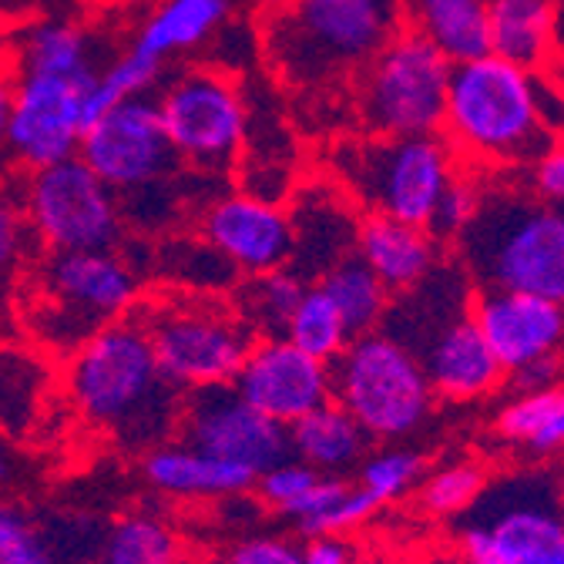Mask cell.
<instances>
[{"mask_svg":"<svg viewBox=\"0 0 564 564\" xmlns=\"http://www.w3.org/2000/svg\"><path fill=\"white\" fill-rule=\"evenodd\" d=\"M423 477V457L416 451H403V447H383L373 451L360 460V477L357 487L367 490L370 498L383 508L400 501L403 494H410Z\"/></svg>","mask_w":564,"mask_h":564,"instance_id":"cell-34","label":"cell"},{"mask_svg":"<svg viewBox=\"0 0 564 564\" xmlns=\"http://www.w3.org/2000/svg\"><path fill=\"white\" fill-rule=\"evenodd\" d=\"M236 393L269 420L290 427L300 416L333 400L329 367L306 357L290 339L259 336L232 380Z\"/></svg>","mask_w":564,"mask_h":564,"instance_id":"cell-16","label":"cell"},{"mask_svg":"<svg viewBox=\"0 0 564 564\" xmlns=\"http://www.w3.org/2000/svg\"><path fill=\"white\" fill-rule=\"evenodd\" d=\"M333 169L367 216L427 229L441 195L460 175V159L444 134H367L339 145Z\"/></svg>","mask_w":564,"mask_h":564,"instance_id":"cell-5","label":"cell"},{"mask_svg":"<svg viewBox=\"0 0 564 564\" xmlns=\"http://www.w3.org/2000/svg\"><path fill=\"white\" fill-rule=\"evenodd\" d=\"M28 219H24V205L21 192L0 185V282H4L24 259L28 249Z\"/></svg>","mask_w":564,"mask_h":564,"instance_id":"cell-40","label":"cell"},{"mask_svg":"<svg viewBox=\"0 0 564 564\" xmlns=\"http://www.w3.org/2000/svg\"><path fill=\"white\" fill-rule=\"evenodd\" d=\"M178 162L226 172L239 162L249 134V101L223 67H188L155 98Z\"/></svg>","mask_w":564,"mask_h":564,"instance_id":"cell-11","label":"cell"},{"mask_svg":"<svg viewBox=\"0 0 564 564\" xmlns=\"http://www.w3.org/2000/svg\"><path fill=\"white\" fill-rule=\"evenodd\" d=\"M454 64L413 28L397 34L357 78V115L367 134H441Z\"/></svg>","mask_w":564,"mask_h":564,"instance_id":"cell-9","label":"cell"},{"mask_svg":"<svg viewBox=\"0 0 564 564\" xmlns=\"http://www.w3.org/2000/svg\"><path fill=\"white\" fill-rule=\"evenodd\" d=\"M286 434H290V454L329 477L360 467V460L370 454L367 431L333 400L290 423Z\"/></svg>","mask_w":564,"mask_h":564,"instance_id":"cell-24","label":"cell"},{"mask_svg":"<svg viewBox=\"0 0 564 564\" xmlns=\"http://www.w3.org/2000/svg\"><path fill=\"white\" fill-rule=\"evenodd\" d=\"M316 286L333 300L349 336H364V333L380 329V323L390 310V300H393L390 290L367 269V262L357 252L336 262Z\"/></svg>","mask_w":564,"mask_h":564,"instance_id":"cell-27","label":"cell"},{"mask_svg":"<svg viewBox=\"0 0 564 564\" xmlns=\"http://www.w3.org/2000/svg\"><path fill=\"white\" fill-rule=\"evenodd\" d=\"M300 564H352V551L343 538H310Z\"/></svg>","mask_w":564,"mask_h":564,"instance_id":"cell-45","label":"cell"},{"mask_svg":"<svg viewBox=\"0 0 564 564\" xmlns=\"http://www.w3.org/2000/svg\"><path fill=\"white\" fill-rule=\"evenodd\" d=\"M98 70L88 75H18L14 111L4 152L24 172H41L47 165L78 155V145L95 121L91 95Z\"/></svg>","mask_w":564,"mask_h":564,"instance_id":"cell-13","label":"cell"},{"mask_svg":"<svg viewBox=\"0 0 564 564\" xmlns=\"http://www.w3.org/2000/svg\"><path fill=\"white\" fill-rule=\"evenodd\" d=\"M236 4L239 0H159L149 18L138 24L131 51L165 67L172 57L198 51L216 37L229 24Z\"/></svg>","mask_w":564,"mask_h":564,"instance_id":"cell-22","label":"cell"},{"mask_svg":"<svg viewBox=\"0 0 564 564\" xmlns=\"http://www.w3.org/2000/svg\"><path fill=\"white\" fill-rule=\"evenodd\" d=\"M14 70L18 75H88L95 67L91 37L75 21H24L14 47Z\"/></svg>","mask_w":564,"mask_h":564,"instance_id":"cell-26","label":"cell"},{"mask_svg":"<svg viewBox=\"0 0 564 564\" xmlns=\"http://www.w3.org/2000/svg\"><path fill=\"white\" fill-rule=\"evenodd\" d=\"M406 24L427 37L451 64L490 54L487 0H403Z\"/></svg>","mask_w":564,"mask_h":564,"instance_id":"cell-25","label":"cell"},{"mask_svg":"<svg viewBox=\"0 0 564 564\" xmlns=\"http://www.w3.org/2000/svg\"><path fill=\"white\" fill-rule=\"evenodd\" d=\"M477 290L541 296L564 306V208L524 188H487L457 239Z\"/></svg>","mask_w":564,"mask_h":564,"instance_id":"cell-3","label":"cell"},{"mask_svg":"<svg viewBox=\"0 0 564 564\" xmlns=\"http://www.w3.org/2000/svg\"><path fill=\"white\" fill-rule=\"evenodd\" d=\"M178 431L182 444L239 464L252 474H262L265 467L290 457L286 427L246 403L232 383L185 393Z\"/></svg>","mask_w":564,"mask_h":564,"instance_id":"cell-15","label":"cell"},{"mask_svg":"<svg viewBox=\"0 0 564 564\" xmlns=\"http://www.w3.org/2000/svg\"><path fill=\"white\" fill-rule=\"evenodd\" d=\"M282 339H290L296 349L306 352V357H313V360H319V364L329 367L339 357V352L346 349V343L352 336L343 326L333 300L313 282V286H306L303 300L296 303L286 329H282Z\"/></svg>","mask_w":564,"mask_h":564,"instance_id":"cell-33","label":"cell"},{"mask_svg":"<svg viewBox=\"0 0 564 564\" xmlns=\"http://www.w3.org/2000/svg\"><path fill=\"white\" fill-rule=\"evenodd\" d=\"M98 564H185L182 534L159 514L134 511L105 531Z\"/></svg>","mask_w":564,"mask_h":564,"instance_id":"cell-29","label":"cell"},{"mask_svg":"<svg viewBox=\"0 0 564 564\" xmlns=\"http://www.w3.org/2000/svg\"><path fill=\"white\" fill-rule=\"evenodd\" d=\"M138 303V269L115 249L51 252L31 329L51 349L75 352L105 323L124 319Z\"/></svg>","mask_w":564,"mask_h":564,"instance_id":"cell-8","label":"cell"},{"mask_svg":"<svg viewBox=\"0 0 564 564\" xmlns=\"http://www.w3.org/2000/svg\"><path fill=\"white\" fill-rule=\"evenodd\" d=\"M34 11V0H0V28H21Z\"/></svg>","mask_w":564,"mask_h":564,"instance_id":"cell-47","label":"cell"},{"mask_svg":"<svg viewBox=\"0 0 564 564\" xmlns=\"http://www.w3.org/2000/svg\"><path fill=\"white\" fill-rule=\"evenodd\" d=\"M470 319L505 373L561 352L564 346V306L541 296L477 290L470 300Z\"/></svg>","mask_w":564,"mask_h":564,"instance_id":"cell-18","label":"cell"},{"mask_svg":"<svg viewBox=\"0 0 564 564\" xmlns=\"http://www.w3.org/2000/svg\"><path fill=\"white\" fill-rule=\"evenodd\" d=\"M185 564H188V561H185Z\"/></svg>","mask_w":564,"mask_h":564,"instance_id":"cell-52","label":"cell"},{"mask_svg":"<svg viewBox=\"0 0 564 564\" xmlns=\"http://www.w3.org/2000/svg\"><path fill=\"white\" fill-rule=\"evenodd\" d=\"M403 0H272L262 14V54L296 91H329L403 34Z\"/></svg>","mask_w":564,"mask_h":564,"instance_id":"cell-2","label":"cell"},{"mask_svg":"<svg viewBox=\"0 0 564 564\" xmlns=\"http://www.w3.org/2000/svg\"><path fill=\"white\" fill-rule=\"evenodd\" d=\"M511 380H514L518 393H534V390L557 387V383H564V357H561V352H551V357H541V360L514 370Z\"/></svg>","mask_w":564,"mask_h":564,"instance_id":"cell-44","label":"cell"},{"mask_svg":"<svg viewBox=\"0 0 564 564\" xmlns=\"http://www.w3.org/2000/svg\"><path fill=\"white\" fill-rule=\"evenodd\" d=\"M78 159L118 198L159 188L178 165L155 98H131L101 111L82 138Z\"/></svg>","mask_w":564,"mask_h":564,"instance_id":"cell-14","label":"cell"},{"mask_svg":"<svg viewBox=\"0 0 564 564\" xmlns=\"http://www.w3.org/2000/svg\"><path fill=\"white\" fill-rule=\"evenodd\" d=\"M141 470H145V480L159 494L178 501H232V498H246L256 484L252 470L202 454L182 441L145 451Z\"/></svg>","mask_w":564,"mask_h":564,"instance_id":"cell-20","label":"cell"},{"mask_svg":"<svg viewBox=\"0 0 564 564\" xmlns=\"http://www.w3.org/2000/svg\"><path fill=\"white\" fill-rule=\"evenodd\" d=\"M477 205H480V188H477L470 178L457 175V178L447 185V192L441 195V202H437V208H434V216H431V223H427V232H431L437 242H457V239L464 236V229L474 223Z\"/></svg>","mask_w":564,"mask_h":564,"instance_id":"cell-39","label":"cell"},{"mask_svg":"<svg viewBox=\"0 0 564 564\" xmlns=\"http://www.w3.org/2000/svg\"><path fill=\"white\" fill-rule=\"evenodd\" d=\"M293 219V272L306 282L316 275V282L346 256L357 252V229L360 223L343 205L339 192L329 185H306L296 198Z\"/></svg>","mask_w":564,"mask_h":564,"instance_id":"cell-19","label":"cell"},{"mask_svg":"<svg viewBox=\"0 0 564 564\" xmlns=\"http://www.w3.org/2000/svg\"><path fill=\"white\" fill-rule=\"evenodd\" d=\"M138 323L149 333L159 370L178 393L232 383L256 339L236 313L198 300H162Z\"/></svg>","mask_w":564,"mask_h":564,"instance_id":"cell-10","label":"cell"},{"mask_svg":"<svg viewBox=\"0 0 564 564\" xmlns=\"http://www.w3.org/2000/svg\"><path fill=\"white\" fill-rule=\"evenodd\" d=\"M547 70H551V75H554V78H557V82L564 85V61H554V64H551Z\"/></svg>","mask_w":564,"mask_h":564,"instance_id":"cell-51","label":"cell"},{"mask_svg":"<svg viewBox=\"0 0 564 564\" xmlns=\"http://www.w3.org/2000/svg\"><path fill=\"white\" fill-rule=\"evenodd\" d=\"M162 75V64H155L152 57L138 54V51H124L118 54L105 70H98V82H95V95H91V111L95 118L121 101L131 98H149V91L159 85Z\"/></svg>","mask_w":564,"mask_h":564,"instance_id":"cell-35","label":"cell"},{"mask_svg":"<svg viewBox=\"0 0 564 564\" xmlns=\"http://www.w3.org/2000/svg\"><path fill=\"white\" fill-rule=\"evenodd\" d=\"M202 564H239V561H236L232 554H208Z\"/></svg>","mask_w":564,"mask_h":564,"instance_id":"cell-50","label":"cell"},{"mask_svg":"<svg viewBox=\"0 0 564 564\" xmlns=\"http://www.w3.org/2000/svg\"><path fill=\"white\" fill-rule=\"evenodd\" d=\"M437 252L441 242L423 226L367 216L357 229V256L390 290V296L413 290L437 265Z\"/></svg>","mask_w":564,"mask_h":564,"instance_id":"cell-21","label":"cell"},{"mask_svg":"<svg viewBox=\"0 0 564 564\" xmlns=\"http://www.w3.org/2000/svg\"><path fill=\"white\" fill-rule=\"evenodd\" d=\"M554 61H564V0H554Z\"/></svg>","mask_w":564,"mask_h":564,"instance_id":"cell-48","label":"cell"},{"mask_svg":"<svg viewBox=\"0 0 564 564\" xmlns=\"http://www.w3.org/2000/svg\"><path fill=\"white\" fill-rule=\"evenodd\" d=\"M531 192L547 202L564 208V138L551 141V145L528 165Z\"/></svg>","mask_w":564,"mask_h":564,"instance_id":"cell-41","label":"cell"},{"mask_svg":"<svg viewBox=\"0 0 564 564\" xmlns=\"http://www.w3.org/2000/svg\"><path fill=\"white\" fill-rule=\"evenodd\" d=\"M14 88H18V70L11 61L0 54V152H4L8 128H11V111H14Z\"/></svg>","mask_w":564,"mask_h":564,"instance_id":"cell-46","label":"cell"},{"mask_svg":"<svg viewBox=\"0 0 564 564\" xmlns=\"http://www.w3.org/2000/svg\"><path fill=\"white\" fill-rule=\"evenodd\" d=\"M21 205L28 229L47 252L115 249L121 239L118 195L78 155L28 172Z\"/></svg>","mask_w":564,"mask_h":564,"instance_id":"cell-12","label":"cell"},{"mask_svg":"<svg viewBox=\"0 0 564 564\" xmlns=\"http://www.w3.org/2000/svg\"><path fill=\"white\" fill-rule=\"evenodd\" d=\"M202 242H208L242 275L290 269L293 259L290 208L246 192L223 195L202 212Z\"/></svg>","mask_w":564,"mask_h":564,"instance_id":"cell-17","label":"cell"},{"mask_svg":"<svg viewBox=\"0 0 564 564\" xmlns=\"http://www.w3.org/2000/svg\"><path fill=\"white\" fill-rule=\"evenodd\" d=\"M306 293V282L293 269H272L259 275H246L236 296V316L249 326V333L259 336H282L296 303Z\"/></svg>","mask_w":564,"mask_h":564,"instance_id":"cell-31","label":"cell"},{"mask_svg":"<svg viewBox=\"0 0 564 564\" xmlns=\"http://www.w3.org/2000/svg\"><path fill=\"white\" fill-rule=\"evenodd\" d=\"M460 518L464 564H564V484L547 470L484 484Z\"/></svg>","mask_w":564,"mask_h":564,"instance_id":"cell-6","label":"cell"},{"mask_svg":"<svg viewBox=\"0 0 564 564\" xmlns=\"http://www.w3.org/2000/svg\"><path fill=\"white\" fill-rule=\"evenodd\" d=\"M498 434L508 444H521L534 454L564 451V383L518 393L498 413Z\"/></svg>","mask_w":564,"mask_h":564,"instance_id":"cell-30","label":"cell"},{"mask_svg":"<svg viewBox=\"0 0 564 564\" xmlns=\"http://www.w3.org/2000/svg\"><path fill=\"white\" fill-rule=\"evenodd\" d=\"M239 564H300L303 547L290 538H246L229 551Z\"/></svg>","mask_w":564,"mask_h":564,"instance_id":"cell-42","label":"cell"},{"mask_svg":"<svg viewBox=\"0 0 564 564\" xmlns=\"http://www.w3.org/2000/svg\"><path fill=\"white\" fill-rule=\"evenodd\" d=\"M441 134L474 165H531L551 138L538 118L534 75L484 54L454 64Z\"/></svg>","mask_w":564,"mask_h":564,"instance_id":"cell-4","label":"cell"},{"mask_svg":"<svg viewBox=\"0 0 564 564\" xmlns=\"http://www.w3.org/2000/svg\"><path fill=\"white\" fill-rule=\"evenodd\" d=\"M490 54L531 75L554 64V0H487Z\"/></svg>","mask_w":564,"mask_h":564,"instance_id":"cell-23","label":"cell"},{"mask_svg":"<svg viewBox=\"0 0 564 564\" xmlns=\"http://www.w3.org/2000/svg\"><path fill=\"white\" fill-rule=\"evenodd\" d=\"M11 470H14V467H11V457H8L4 451H0V484H4V480L11 477Z\"/></svg>","mask_w":564,"mask_h":564,"instance_id":"cell-49","label":"cell"},{"mask_svg":"<svg viewBox=\"0 0 564 564\" xmlns=\"http://www.w3.org/2000/svg\"><path fill=\"white\" fill-rule=\"evenodd\" d=\"M377 511L380 505L367 490H360L357 484H349L343 477L323 474L316 487L303 498V505L290 514V521L306 538H343L346 531L370 521Z\"/></svg>","mask_w":564,"mask_h":564,"instance_id":"cell-28","label":"cell"},{"mask_svg":"<svg viewBox=\"0 0 564 564\" xmlns=\"http://www.w3.org/2000/svg\"><path fill=\"white\" fill-rule=\"evenodd\" d=\"M319 477H323L319 470L306 467L303 460H290L286 457V460L265 467L262 474H256L252 490H256V498H259L262 508H269V511H275L282 518H290L303 505L306 494L316 487Z\"/></svg>","mask_w":564,"mask_h":564,"instance_id":"cell-38","label":"cell"},{"mask_svg":"<svg viewBox=\"0 0 564 564\" xmlns=\"http://www.w3.org/2000/svg\"><path fill=\"white\" fill-rule=\"evenodd\" d=\"M64 387L75 410L95 431L124 447L152 451L178 431L182 397L152 352L138 319H115L70 352Z\"/></svg>","mask_w":564,"mask_h":564,"instance_id":"cell-1","label":"cell"},{"mask_svg":"<svg viewBox=\"0 0 564 564\" xmlns=\"http://www.w3.org/2000/svg\"><path fill=\"white\" fill-rule=\"evenodd\" d=\"M0 564H57L51 531L11 501H0Z\"/></svg>","mask_w":564,"mask_h":564,"instance_id":"cell-37","label":"cell"},{"mask_svg":"<svg viewBox=\"0 0 564 564\" xmlns=\"http://www.w3.org/2000/svg\"><path fill=\"white\" fill-rule=\"evenodd\" d=\"M333 403L367 431L370 441H400L431 413L434 390L413 352L383 329L352 336L329 364Z\"/></svg>","mask_w":564,"mask_h":564,"instance_id":"cell-7","label":"cell"},{"mask_svg":"<svg viewBox=\"0 0 564 564\" xmlns=\"http://www.w3.org/2000/svg\"><path fill=\"white\" fill-rule=\"evenodd\" d=\"M487 477L477 464L470 460H457V464H444L437 467L427 480L420 487V498H423V508L431 514H464L484 490Z\"/></svg>","mask_w":564,"mask_h":564,"instance_id":"cell-36","label":"cell"},{"mask_svg":"<svg viewBox=\"0 0 564 564\" xmlns=\"http://www.w3.org/2000/svg\"><path fill=\"white\" fill-rule=\"evenodd\" d=\"M534 95H538V118L547 138L551 141L564 138V85L551 70H541V75H534Z\"/></svg>","mask_w":564,"mask_h":564,"instance_id":"cell-43","label":"cell"},{"mask_svg":"<svg viewBox=\"0 0 564 564\" xmlns=\"http://www.w3.org/2000/svg\"><path fill=\"white\" fill-rule=\"evenodd\" d=\"M51 373L44 360L21 346H0V431L24 434L44 397Z\"/></svg>","mask_w":564,"mask_h":564,"instance_id":"cell-32","label":"cell"}]
</instances>
